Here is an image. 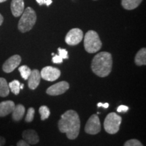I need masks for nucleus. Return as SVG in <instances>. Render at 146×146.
<instances>
[{"label": "nucleus", "mask_w": 146, "mask_h": 146, "mask_svg": "<svg viewBox=\"0 0 146 146\" xmlns=\"http://www.w3.org/2000/svg\"><path fill=\"white\" fill-rule=\"evenodd\" d=\"M81 122L76 111L69 110L61 116L58 121V128L61 133H66L68 139H75L79 134Z\"/></svg>", "instance_id": "obj_1"}, {"label": "nucleus", "mask_w": 146, "mask_h": 146, "mask_svg": "<svg viewBox=\"0 0 146 146\" xmlns=\"http://www.w3.org/2000/svg\"><path fill=\"white\" fill-rule=\"evenodd\" d=\"M112 68V57L109 52H102L94 56L91 62L93 72L100 77H106L111 72Z\"/></svg>", "instance_id": "obj_2"}, {"label": "nucleus", "mask_w": 146, "mask_h": 146, "mask_svg": "<svg viewBox=\"0 0 146 146\" xmlns=\"http://www.w3.org/2000/svg\"><path fill=\"white\" fill-rule=\"evenodd\" d=\"M36 15L35 10L31 7H28L24 10L21 19L18 24V29L21 33H27L31 31L35 25Z\"/></svg>", "instance_id": "obj_3"}, {"label": "nucleus", "mask_w": 146, "mask_h": 146, "mask_svg": "<svg viewBox=\"0 0 146 146\" xmlns=\"http://www.w3.org/2000/svg\"><path fill=\"white\" fill-rule=\"evenodd\" d=\"M102 43L98 33L89 31L84 36V47L89 54H94L102 48Z\"/></svg>", "instance_id": "obj_4"}, {"label": "nucleus", "mask_w": 146, "mask_h": 146, "mask_svg": "<svg viewBox=\"0 0 146 146\" xmlns=\"http://www.w3.org/2000/svg\"><path fill=\"white\" fill-rule=\"evenodd\" d=\"M122 118L114 112H111L105 118L104 127L105 131L109 134H116L120 129Z\"/></svg>", "instance_id": "obj_5"}, {"label": "nucleus", "mask_w": 146, "mask_h": 146, "mask_svg": "<svg viewBox=\"0 0 146 146\" xmlns=\"http://www.w3.org/2000/svg\"><path fill=\"white\" fill-rule=\"evenodd\" d=\"M85 131L87 134L96 135L101 131V123L98 115L93 114L85 125Z\"/></svg>", "instance_id": "obj_6"}, {"label": "nucleus", "mask_w": 146, "mask_h": 146, "mask_svg": "<svg viewBox=\"0 0 146 146\" xmlns=\"http://www.w3.org/2000/svg\"><path fill=\"white\" fill-rule=\"evenodd\" d=\"M83 39V33L80 29H71L65 37V41L69 45H78Z\"/></svg>", "instance_id": "obj_7"}, {"label": "nucleus", "mask_w": 146, "mask_h": 146, "mask_svg": "<svg viewBox=\"0 0 146 146\" xmlns=\"http://www.w3.org/2000/svg\"><path fill=\"white\" fill-rule=\"evenodd\" d=\"M40 74H41V77L45 81H54L60 77L61 72L57 68L48 66L42 69Z\"/></svg>", "instance_id": "obj_8"}, {"label": "nucleus", "mask_w": 146, "mask_h": 146, "mask_svg": "<svg viewBox=\"0 0 146 146\" xmlns=\"http://www.w3.org/2000/svg\"><path fill=\"white\" fill-rule=\"evenodd\" d=\"M68 83L66 81H60L54 85H52L47 89L46 93L50 96H56L62 95L66 91L69 89Z\"/></svg>", "instance_id": "obj_9"}, {"label": "nucleus", "mask_w": 146, "mask_h": 146, "mask_svg": "<svg viewBox=\"0 0 146 146\" xmlns=\"http://www.w3.org/2000/svg\"><path fill=\"white\" fill-rule=\"evenodd\" d=\"M21 57L19 55H14L9 58L3 63L2 66V70L6 73H10L15 70L21 62Z\"/></svg>", "instance_id": "obj_10"}, {"label": "nucleus", "mask_w": 146, "mask_h": 146, "mask_svg": "<svg viewBox=\"0 0 146 146\" xmlns=\"http://www.w3.org/2000/svg\"><path fill=\"white\" fill-rule=\"evenodd\" d=\"M41 74L39 70L34 69L31 70L30 75L28 78V86L29 88L32 90L35 89L36 87L39 86L40 81H41Z\"/></svg>", "instance_id": "obj_11"}, {"label": "nucleus", "mask_w": 146, "mask_h": 146, "mask_svg": "<svg viewBox=\"0 0 146 146\" xmlns=\"http://www.w3.org/2000/svg\"><path fill=\"white\" fill-rule=\"evenodd\" d=\"M11 12L14 17H19L25 10L24 0H12L10 5Z\"/></svg>", "instance_id": "obj_12"}, {"label": "nucleus", "mask_w": 146, "mask_h": 146, "mask_svg": "<svg viewBox=\"0 0 146 146\" xmlns=\"http://www.w3.org/2000/svg\"><path fill=\"white\" fill-rule=\"evenodd\" d=\"M23 138L25 141L32 145L38 143L39 141V135L36 131L33 129H27L24 131L23 133Z\"/></svg>", "instance_id": "obj_13"}, {"label": "nucleus", "mask_w": 146, "mask_h": 146, "mask_svg": "<svg viewBox=\"0 0 146 146\" xmlns=\"http://www.w3.org/2000/svg\"><path fill=\"white\" fill-rule=\"evenodd\" d=\"M15 104L13 101L8 100L0 103V117H4L11 114L15 108Z\"/></svg>", "instance_id": "obj_14"}, {"label": "nucleus", "mask_w": 146, "mask_h": 146, "mask_svg": "<svg viewBox=\"0 0 146 146\" xmlns=\"http://www.w3.org/2000/svg\"><path fill=\"white\" fill-rule=\"evenodd\" d=\"M25 113V108L23 105L18 104L15 106L14 110L12 112V118L15 121H20L23 119Z\"/></svg>", "instance_id": "obj_15"}, {"label": "nucleus", "mask_w": 146, "mask_h": 146, "mask_svg": "<svg viewBox=\"0 0 146 146\" xmlns=\"http://www.w3.org/2000/svg\"><path fill=\"white\" fill-rule=\"evenodd\" d=\"M143 0H122L121 5L123 8L127 10H132L137 8Z\"/></svg>", "instance_id": "obj_16"}, {"label": "nucleus", "mask_w": 146, "mask_h": 146, "mask_svg": "<svg viewBox=\"0 0 146 146\" xmlns=\"http://www.w3.org/2000/svg\"><path fill=\"white\" fill-rule=\"evenodd\" d=\"M135 62L137 66L146 65V49L145 47L141 48L137 53L135 58Z\"/></svg>", "instance_id": "obj_17"}, {"label": "nucleus", "mask_w": 146, "mask_h": 146, "mask_svg": "<svg viewBox=\"0 0 146 146\" xmlns=\"http://www.w3.org/2000/svg\"><path fill=\"white\" fill-rule=\"evenodd\" d=\"M10 94L8 84L4 78L0 77V97L5 98Z\"/></svg>", "instance_id": "obj_18"}, {"label": "nucleus", "mask_w": 146, "mask_h": 146, "mask_svg": "<svg viewBox=\"0 0 146 146\" xmlns=\"http://www.w3.org/2000/svg\"><path fill=\"white\" fill-rule=\"evenodd\" d=\"M20 85H21V83H20V82L18 81V80H14V81H11L10 83L8 84L10 90L15 95L19 94L20 90H21Z\"/></svg>", "instance_id": "obj_19"}, {"label": "nucleus", "mask_w": 146, "mask_h": 146, "mask_svg": "<svg viewBox=\"0 0 146 146\" xmlns=\"http://www.w3.org/2000/svg\"><path fill=\"white\" fill-rule=\"evenodd\" d=\"M18 70H19L20 73H21V76L23 77V79L25 80L28 79L29 76L30 75L31 72V68L26 65H23L20 66L19 68H18Z\"/></svg>", "instance_id": "obj_20"}, {"label": "nucleus", "mask_w": 146, "mask_h": 146, "mask_svg": "<svg viewBox=\"0 0 146 146\" xmlns=\"http://www.w3.org/2000/svg\"><path fill=\"white\" fill-rule=\"evenodd\" d=\"M39 112L41 115V118L42 120H44L48 118L50 115V109L46 106H41L39 109Z\"/></svg>", "instance_id": "obj_21"}, {"label": "nucleus", "mask_w": 146, "mask_h": 146, "mask_svg": "<svg viewBox=\"0 0 146 146\" xmlns=\"http://www.w3.org/2000/svg\"><path fill=\"white\" fill-rule=\"evenodd\" d=\"M35 116V109L33 108H29L28 111H27V114L25 117V121L27 123H31L34 119Z\"/></svg>", "instance_id": "obj_22"}, {"label": "nucleus", "mask_w": 146, "mask_h": 146, "mask_svg": "<svg viewBox=\"0 0 146 146\" xmlns=\"http://www.w3.org/2000/svg\"><path fill=\"white\" fill-rule=\"evenodd\" d=\"M124 146H143L141 142L139 140L133 139L128 140L124 144Z\"/></svg>", "instance_id": "obj_23"}, {"label": "nucleus", "mask_w": 146, "mask_h": 146, "mask_svg": "<svg viewBox=\"0 0 146 146\" xmlns=\"http://www.w3.org/2000/svg\"><path fill=\"white\" fill-rule=\"evenodd\" d=\"M58 53H59V56L61 57L62 59H68V52L65 50V49H62L59 47L58 48Z\"/></svg>", "instance_id": "obj_24"}, {"label": "nucleus", "mask_w": 146, "mask_h": 146, "mask_svg": "<svg viewBox=\"0 0 146 146\" xmlns=\"http://www.w3.org/2000/svg\"><path fill=\"white\" fill-rule=\"evenodd\" d=\"M52 62L55 64H61L62 63L63 59L60 57L59 55H55L52 58Z\"/></svg>", "instance_id": "obj_25"}, {"label": "nucleus", "mask_w": 146, "mask_h": 146, "mask_svg": "<svg viewBox=\"0 0 146 146\" xmlns=\"http://www.w3.org/2000/svg\"><path fill=\"white\" fill-rule=\"evenodd\" d=\"M36 1L40 5H46L47 6H49L52 3V0H36Z\"/></svg>", "instance_id": "obj_26"}, {"label": "nucleus", "mask_w": 146, "mask_h": 146, "mask_svg": "<svg viewBox=\"0 0 146 146\" xmlns=\"http://www.w3.org/2000/svg\"><path fill=\"white\" fill-rule=\"evenodd\" d=\"M129 110V107L125 105H120L118 107L117 112H127Z\"/></svg>", "instance_id": "obj_27"}, {"label": "nucleus", "mask_w": 146, "mask_h": 146, "mask_svg": "<svg viewBox=\"0 0 146 146\" xmlns=\"http://www.w3.org/2000/svg\"><path fill=\"white\" fill-rule=\"evenodd\" d=\"M17 146H30V144L27 143V141H25V140H20L19 141H18Z\"/></svg>", "instance_id": "obj_28"}, {"label": "nucleus", "mask_w": 146, "mask_h": 146, "mask_svg": "<svg viewBox=\"0 0 146 146\" xmlns=\"http://www.w3.org/2000/svg\"><path fill=\"white\" fill-rule=\"evenodd\" d=\"M98 107H103L104 108H108L109 107V104L108 103H98Z\"/></svg>", "instance_id": "obj_29"}, {"label": "nucleus", "mask_w": 146, "mask_h": 146, "mask_svg": "<svg viewBox=\"0 0 146 146\" xmlns=\"http://www.w3.org/2000/svg\"><path fill=\"white\" fill-rule=\"evenodd\" d=\"M5 143V139L2 136H0V146H3Z\"/></svg>", "instance_id": "obj_30"}, {"label": "nucleus", "mask_w": 146, "mask_h": 146, "mask_svg": "<svg viewBox=\"0 0 146 146\" xmlns=\"http://www.w3.org/2000/svg\"><path fill=\"white\" fill-rule=\"evenodd\" d=\"M3 22V16L0 14V26L2 25Z\"/></svg>", "instance_id": "obj_31"}, {"label": "nucleus", "mask_w": 146, "mask_h": 146, "mask_svg": "<svg viewBox=\"0 0 146 146\" xmlns=\"http://www.w3.org/2000/svg\"><path fill=\"white\" fill-rule=\"evenodd\" d=\"M24 87V84H21V85H20V88H21V89H23Z\"/></svg>", "instance_id": "obj_32"}, {"label": "nucleus", "mask_w": 146, "mask_h": 146, "mask_svg": "<svg viewBox=\"0 0 146 146\" xmlns=\"http://www.w3.org/2000/svg\"><path fill=\"white\" fill-rule=\"evenodd\" d=\"M5 1H7V0H0V3H3V2H5Z\"/></svg>", "instance_id": "obj_33"}, {"label": "nucleus", "mask_w": 146, "mask_h": 146, "mask_svg": "<svg viewBox=\"0 0 146 146\" xmlns=\"http://www.w3.org/2000/svg\"><path fill=\"white\" fill-rule=\"evenodd\" d=\"M94 1H96V0H94Z\"/></svg>", "instance_id": "obj_34"}]
</instances>
